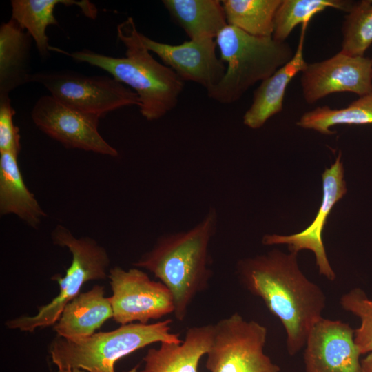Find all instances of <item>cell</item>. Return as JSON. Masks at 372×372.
<instances>
[{"label": "cell", "instance_id": "d6986e66", "mask_svg": "<svg viewBox=\"0 0 372 372\" xmlns=\"http://www.w3.org/2000/svg\"><path fill=\"white\" fill-rule=\"evenodd\" d=\"M59 4L77 6L87 17L95 19L97 10L88 1L74 0H12V17L25 30L36 43L41 56L48 57L51 46L46 34L50 25H59L54 17L55 7Z\"/></svg>", "mask_w": 372, "mask_h": 372}, {"label": "cell", "instance_id": "9c48e42d", "mask_svg": "<svg viewBox=\"0 0 372 372\" xmlns=\"http://www.w3.org/2000/svg\"><path fill=\"white\" fill-rule=\"evenodd\" d=\"M112 295L109 297L113 320L121 325L136 321L148 324L173 313V296L161 281H154L138 267L125 270L121 267L108 272Z\"/></svg>", "mask_w": 372, "mask_h": 372}, {"label": "cell", "instance_id": "6da1fadb", "mask_svg": "<svg viewBox=\"0 0 372 372\" xmlns=\"http://www.w3.org/2000/svg\"><path fill=\"white\" fill-rule=\"evenodd\" d=\"M297 253L273 249L239 260L236 273L241 285L260 298L282 323L289 355L305 346L314 324L326 306L322 289L300 271Z\"/></svg>", "mask_w": 372, "mask_h": 372}, {"label": "cell", "instance_id": "484cf974", "mask_svg": "<svg viewBox=\"0 0 372 372\" xmlns=\"http://www.w3.org/2000/svg\"><path fill=\"white\" fill-rule=\"evenodd\" d=\"M340 304L360 320L354 340L361 354L372 352V300L361 289L354 288L341 296Z\"/></svg>", "mask_w": 372, "mask_h": 372}, {"label": "cell", "instance_id": "7c38bea8", "mask_svg": "<svg viewBox=\"0 0 372 372\" xmlns=\"http://www.w3.org/2000/svg\"><path fill=\"white\" fill-rule=\"evenodd\" d=\"M354 334L348 323L321 318L304 346L306 372H362Z\"/></svg>", "mask_w": 372, "mask_h": 372}, {"label": "cell", "instance_id": "52a82bcc", "mask_svg": "<svg viewBox=\"0 0 372 372\" xmlns=\"http://www.w3.org/2000/svg\"><path fill=\"white\" fill-rule=\"evenodd\" d=\"M267 329L234 313L214 324L205 367L209 372H280L264 351Z\"/></svg>", "mask_w": 372, "mask_h": 372}, {"label": "cell", "instance_id": "f1b7e54d", "mask_svg": "<svg viewBox=\"0 0 372 372\" xmlns=\"http://www.w3.org/2000/svg\"><path fill=\"white\" fill-rule=\"evenodd\" d=\"M57 372H85L84 370L73 368V369H58Z\"/></svg>", "mask_w": 372, "mask_h": 372}, {"label": "cell", "instance_id": "83f0119b", "mask_svg": "<svg viewBox=\"0 0 372 372\" xmlns=\"http://www.w3.org/2000/svg\"><path fill=\"white\" fill-rule=\"evenodd\" d=\"M362 372H372V352L361 360Z\"/></svg>", "mask_w": 372, "mask_h": 372}, {"label": "cell", "instance_id": "7402d4cb", "mask_svg": "<svg viewBox=\"0 0 372 372\" xmlns=\"http://www.w3.org/2000/svg\"><path fill=\"white\" fill-rule=\"evenodd\" d=\"M282 0L221 1L227 25L255 37H272Z\"/></svg>", "mask_w": 372, "mask_h": 372}, {"label": "cell", "instance_id": "ba28073f", "mask_svg": "<svg viewBox=\"0 0 372 372\" xmlns=\"http://www.w3.org/2000/svg\"><path fill=\"white\" fill-rule=\"evenodd\" d=\"M30 82L42 85L61 103L100 118L125 106L141 105L135 92L107 76L41 72L32 74Z\"/></svg>", "mask_w": 372, "mask_h": 372}, {"label": "cell", "instance_id": "e0dca14e", "mask_svg": "<svg viewBox=\"0 0 372 372\" xmlns=\"http://www.w3.org/2000/svg\"><path fill=\"white\" fill-rule=\"evenodd\" d=\"M112 318L110 298L105 296L104 287L96 285L80 293L65 307L54 330L58 337L79 341L92 335Z\"/></svg>", "mask_w": 372, "mask_h": 372}, {"label": "cell", "instance_id": "44dd1931", "mask_svg": "<svg viewBox=\"0 0 372 372\" xmlns=\"http://www.w3.org/2000/svg\"><path fill=\"white\" fill-rule=\"evenodd\" d=\"M162 3L190 40L214 39L227 25L221 1L163 0Z\"/></svg>", "mask_w": 372, "mask_h": 372}, {"label": "cell", "instance_id": "8992f818", "mask_svg": "<svg viewBox=\"0 0 372 372\" xmlns=\"http://www.w3.org/2000/svg\"><path fill=\"white\" fill-rule=\"evenodd\" d=\"M51 239L54 245L68 248L72 256L65 275L53 277L59 285V294L49 303L39 307L36 315L7 320L5 324L10 329L32 332L37 328L54 324L65 307L80 293L85 282L104 280L108 276V253L93 238H77L67 227L57 224L52 231Z\"/></svg>", "mask_w": 372, "mask_h": 372}, {"label": "cell", "instance_id": "5bb4252c", "mask_svg": "<svg viewBox=\"0 0 372 372\" xmlns=\"http://www.w3.org/2000/svg\"><path fill=\"white\" fill-rule=\"evenodd\" d=\"M145 48L156 54L164 65L174 70L183 81L200 84L207 91L223 79L226 66L216 53L214 39L186 41L171 45L154 41L141 32Z\"/></svg>", "mask_w": 372, "mask_h": 372}, {"label": "cell", "instance_id": "4316f807", "mask_svg": "<svg viewBox=\"0 0 372 372\" xmlns=\"http://www.w3.org/2000/svg\"><path fill=\"white\" fill-rule=\"evenodd\" d=\"M14 114L9 96H0V153H11L19 156L21 136L19 129L13 122Z\"/></svg>", "mask_w": 372, "mask_h": 372}, {"label": "cell", "instance_id": "d4e9b609", "mask_svg": "<svg viewBox=\"0 0 372 372\" xmlns=\"http://www.w3.org/2000/svg\"><path fill=\"white\" fill-rule=\"evenodd\" d=\"M341 30L340 52L351 56H364L372 44V0L355 2L344 16Z\"/></svg>", "mask_w": 372, "mask_h": 372}, {"label": "cell", "instance_id": "3957f363", "mask_svg": "<svg viewBox=\"0 0 372 372\" xmlns=\"http://www.w3.org/2000/svg\"><path fill=\"white\" fill-rule=\"evenodd\" d=\"M116 31L118 39L126 48L123 57L106 56L85 49L71 53L53 47L50 50L106 71L136 93L141 103L140 112L145 119H160L176 106L184 81L170 68L152 56L143 43L132 17L118 24Z\"/></svg>", "mask_w": 372, "mask_h": 372}, {"label": "cell", "instance_id": "ac0fdd59", "mask_svg": "<svg viewBox=\"0 0 372 372\" xmlns=\"http://www.w3.org/2000/svg\"><path fill=\"white\" fill-rule=\"evenodd\" d=\"M17 158L14 154L0 153V213L14 214L37 229L47 214L27 187Z\"/></svg>", "mask_w": 372, "mask_h": 372}, {"label": "cell", "instance_id": "5b68a950", "mask_svg": "<svg viewBox=\"0 0 372 372\" xmlns=\"http://www.w3.org/2000/svg\"><path fill=\"white\" fill-rule=\"evenodd\" d=\"M171 319L152 324L139 322L121 325L107 332L95 333L79 341L56 336L49 352L58 369L77 368L87 372H116L119 359L155 342L181 343L171 331ZM138 365L126 372H137Z\"/></svg>", "mask_w": 372, "mask_h": 372}, {"label": "cell", "instance_id": "4fadbf2b", "mask_svg": "<svg viewBox=\"0 0 372 372\" xmlns=\"http://www.w3.org/2000/svg\"><path fill=\"white\" fill-rule=\"evenodd\" d=\"M339 152L335 161L327 168L322 175V198L321 205L313 221L302 231L289 236L265 235L262 242L265 245L286 244L290 252L297 253L302 249H309L316 256L319 273L329 280L335 279V273L327 259L322 240V231L332 208L347 193L344 180V167Z\"/></svg>", "mask_w": 372, "mask_h": 372}, {"label": "cell", "instance_id": "9a60e30c", "mask_svg": "<svg viewBox=\"0 0 372 372\" xmlns=\"http://www.w3.org/2000/svg\"><path fill=\"white\" fill-rule=\"evenodd\" d=\"M308 25L307 22L302 24L297 50L293 58L262 81L254 91L251 105L243 116V123L246 126L251 129L260 128L271 116L282 110L287 85L308 64L304 57L305 33Z\"/></svg>", "mask_w": 372, "mask_h": 372}, {"label": "cell", "instance_id": "603a6c76", "mask_svg": "<svg viewBox=\"0 0 372 372\" xmlns=\"http://www.w3.org/2000/svg\"><path fill=\"white\" fill-rule=\"evenodd\" d=\"M297 125L327 135L335 134L330 128L337 125L372 124V93L359 96L347 107L332 109L324 105L302 114Z\"/></svg>", "mask_w": 372, "mask_h": 372}, {"label": "cell", "instance_id": "f546056e", "mask_svg": "<svg viewBox=\"0 0 372 372\" xmlns=\"http://www.w3.org/2000/svg\"><path fill=\"white\" fill-rule=\"evenodd\" d=\"M371 61H372V58H371Z\"/></svg>", "mask_w": 372, "mask_h": 372}, {"label": "cell", "instance_id": "2e32d148", "mask_svg": "<svg viewBox=\"0 0 372 372\" xmlns=\"http://www.w3.org/2000/svg\"><path fill=\"white\" fill-rule=\"evenodd\" d=\"M213 331L212 324L192 327L181 343L163 342L158 349H149L141 372H198L199 362L209 349Z\"/></svg>", "mask_w": 372, "mask_h": 372}, {"label": "cell", "instance_id": "277c9868", "mask_svg": "<svg viewBox=\"0 0 372 372\" xmlns=\"http://www.w3.org/2000/svg\"><path fill=\"white\" fill-rule=\"evenodd\" d=\"M215 41L227 66L221 81L207 92L209 98L222 104L239 100L249 87L269 77L294 54L286 41L252 36L229 25Z\"/></svg>", "mask_w": 372, "mask_h": 372}, {"label": "cell", "instance_id": "cb8c5ba5", "mask_svg": "<svg viewBox=\"0 0 372 372\" xmlns=\"http://www.w3.org/2000/svg\"><path fill=\"white\" fill-rule=\"evenodd\" d=\"M354 3L347 0H282L275 15L272 37L285 41L297 25L309 23L318 12L332 8L347 13Z\"/></svg>", "mask_w": 372, "mask_h": 372}, {"label": "cell", "instance_id": "8fae6325", "mask_svg": "<svg viewBox=\"0 0 372 372\" xmlns=\"http://www.w3.org/2000/svg\"><path fill=\"white\" fill-rule=\"evenodd\" d=\"M303 97L315 103L335 92H352L362 96L372 93V61L339 52L322 61L308 63L301 72Z\"/></svg>", "mask_w": 372, "mask_h": 372}, {"label": "cell", "instance_id": "30bf717a", "mask_svg": "<svg viewBox=\"0 0 372 372\" xmlns=\"http://www.w3.org/2000/svg\"><path fill=\"white\" fill-rule=\"evenodd\" d=\"M31 118L34 125L68 149H79L116 157L118 152L101 135L100 117L69 107L51 95L41 96Z\"/></svg>", "mask_w": 372, "mask_h": 372}, {"label": "cell", "instance_id": "ffe728a7", "mask_svg": "<svg viewBox=\"0 0 372 372\" xmlns=\"http://www.w3.org/2000/svg\"><path fill=\"white\" fill-rule=\"evenodd\" d=\"M32 37L10 19L0 26V96L30 82L28 67Z\"/></svg>", "mask_w": 372, "mask_h": 372}, {"label": "cell", "instance_id": "7a4b0ae2", "mask_svg": "<svg viewBox=\"0 0 372 372\" xmlns=\"http://www.w3.org/2000/svg\"><path fill=\"white\" fill-rule=\"evenodd\" d=\"M217 223V212L211 208L194 227L160 236L152 249L133 263L150 271L169 289L173 314L178 321L185 320L194 298L209 286L212 276L209 248Z\"/></svg>", "mask_w": 372, "mask_h": 372}]
</instances>
